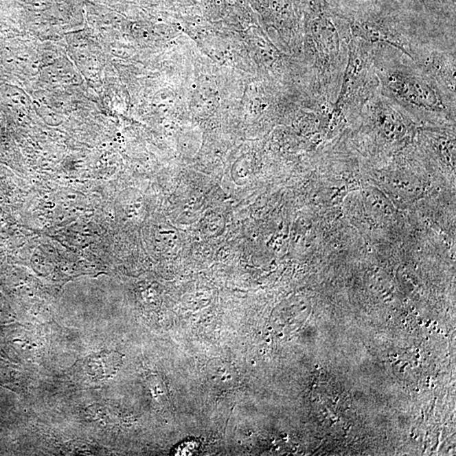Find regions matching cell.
Returning a JSON list of instances; mask_svg holds the SVG:
<instances>
[{
  "mask_svg": "<svg viewBox=\"0 0 456 456\" xmlns=\"http://www.w3.org/2000/svg\"><path fill=\"white\" fill-rule=\"evenodd\" d=\"M381 94L400 108L420 114L455 113V98L442 89L419 66L404 64L383 55L372 58Z\"/></svg>",
  "mask_w": 456,
  "mask_h": 456,
  "instance_id": "1",
  "label": "cell"
},
{
  "mask_svg": "<svg viewBox=\"0 0 456 456\" xmlns=\"http://www.w3.org/2000/svg\"><path fill=\"white\" fill-rule=\"evenodd\" d=\"M207 377L220 389H231L237 383L238 374L234 367L223 360L213 359L207 367Z\"/></svg>",
  "mask_w": 456,
  "mask_h": 456,
  "instance_id": "2",
  "label": "cell"
},
{
  "mask_svg": "<svg viewBox=\"0 0 456 456\" xmlns=\"http://www.w3.org/2000/svg\"><path fill=\"white\" fill-rule=\"evenodd\" d=\"M120 358L119 354L114 352H102L89 359L87 371L91 376L104 378L113 376L119 369Z\"/></svg>",
  "mask_w": 456,
  "mask_h": 456,
  "instance_id": "3",
  "label": "cell"
}]
</instances>
